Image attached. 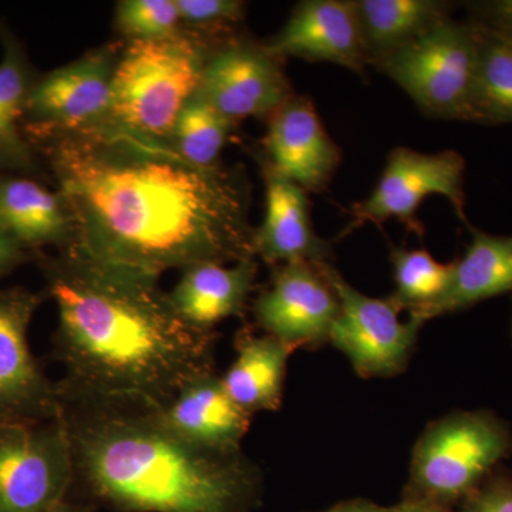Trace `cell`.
Listing matches in <instances>:
<instances>
[{
	"mask_svg": "<svg viewBox=\"0 0 512 512\" xmlns=\"http://www.w3.org/2000/svg\"><path fill=\"white\" fill-rule=\"evenodd\" d=\"M28 140L66 204L79 254L156 276L254 259L247 194L221 165L198 167L170 140L116 119Z\"/></svg>",
	"mask_w": 512,
	"mask_h": 512,
	"instance_id": "obj_1",
	"label": "cell"
},
{
	"mask_svg": "<svg viewBox=\"0 0 512 512\" xmlns=\"http://www.w3.org/2000/svg\"><path fill=\"white\" fill-rule=\"evenodd\" d=\"M35 259L57 309L60 389L164 409L185 387L214 375V332L178 313L160 276L70 248Z\"/></svg>",
	"mask_w": 512,
	"mask_h": 512,
	"instance_id": "obj_2",
	"label": "cell"
},
{
	"mask_svg": "<svg viewBox=\"0 0 512 512\" xmlns=\"http://www.w3.org/2000/svg\"><path fill=\"white\" fill-rule=\"evenodd\" d=\"M59 390L74 481L131 512H232L251 484L239 451L192 443L168 426L163 407Z\"/></svg>",
	"mask_w": 512,
	"mask_h": 512,
	"instance_id": "obj_3",
	"label": "cell"
},
{
	"mask_svg": "<svg viewBox=\"0 0 512 512\" xmlns=\"http://www.w3.org/2000/svg\"><path fill=\"white\" fill-rule=\"evenodd\" d=\"M200 37L178 32L121 47L113 74V117L147 136L170 140L198 93L208 56Z\"/></svg>",
	"mask_w": 512,
	"mask_h": 512,
	"instance_id": "obj_4",
	"label": "cell"
},
{
	"mask_svg": "<svg viewBox=\"0 0 512 512\" xmlns=\"http://www.w3.org/2000/svg\"><path fill=\"white\" fill-rule=\"evenodd\" d=\"M476 59V25L446 18L377 60L421 110L441 119L471 121Z\"/></svg>",
	"mask_w": 512,
	"mask_h": 512,
	"instance_id": "obj_5",
	"label": "cell"
},
{
	"mask_svg": "<svg viewBox=\"0 0 512 512\" xmlns=\"http://www.w3.org/2000/svg\"><path fill=\"white\" fill-rule=\"evenodd\" d=\"M73 483L62 416L0 423V512H53Z\"/></svg>",
	"mask_w": 512,
	"mask_h": 512,
	"instance_id": "obj_6",
	"label": "cell"
},
{
	"mask_svg": "<svg viewBox=\"0 0 512 512\" xmlns=\"http://www.w3.org/2000/svg\"><path fill=\"white\" fill-rule=\"evenodd\" d=\"M508 441L500 421L487 413H456L434 421L414 448V484L434 498L466 494L505 456Z\"/></svg>",
	"mask_w": 512,
	"mask_h": 512,
	"instance_id": "obj_7",
	"label": "cell"
},
{
	"mask_svg": "<svg viewBox=\"0 0 512 512\" xmlns=\"http://www.w3.org/2000/svg\"><path fill=\"white\" fill-rule=\"evenodd\" d=\"M319 268L338 296L339 312L329 340L363 377H387L402 372L416 343L419 322L400 319L392 301L370 298L349 284L328 262Z\"/></svg>",
	"mask_w": 512,
	"mask_h": 512,
	"instance_id": "obj_8",
	"label": "cell"
},
{
	"mask_svg": "<svg viewBox=\"0 0 512 512\" xmlns=\"http://www.w3.org/2000/svg\"><path fill=\"white\" fill-rule=\"evenodd\" d=\"M119 53V46H103L39 74L26 99V137L82 130L114 119L113 74Z\"/></svg>",
	"mask_w": 512,
	"mask_h": 512,
	"instance_id": "obj_9",
	"label": "cell"
},
{
	"mask_svg": "<svg viewBox=\"0 0 512 512\" xmlns=\"http://www.w3.org/2000/svg\"><path fill=\"white\" fill-rule=\"evenodd\" d=\"M464 177L466 161L457 151L421 153L396 147L387 156L375 190L353 207L350 229L396 218L420 234L417 211L431 195L447 198L458 218L467 224Z\"/></svg>",
	"mask_w": 512,
	"mask_h": 512,
	"instance_id": "obj_10",
	"label": "cell"
},
{
	"mask_svg": "<svg viewBox=\"0 0 512 512\" xmlns=\"http://www.w3.org/2000/svg\"><path fill=\"white\" fill-rule=\"evenodd\" d=\"M46 293L0 289V423L40 421L60 416L57 383L37 363L29 326Z\"/></svg>",
	"mask_w": 512,
	"mask_h": 512,
	"instance_id": "obj_11",
	"label": "cell"
},
{
	"mask_svg": "<svg viewBox=\"0 0 512 512\" xmlns=\"http://www.w3.org/2000/svg\"><path fill=\"white\" fill-rule=\"evenodd\" d=\"M198 94L232 121L269 117L292 97L282 59L251 43L211 52Z\"/></svg>",
	"mask_w": 512,
	"mask_h": 512,
	"instance_id": "obj_12",
	"label": "cell"
},
{
	"mask_svg": "<svg viewBox=\"0 0 512 512\" xmlns=\"http://www.w3.org/2000/svg\"><path fill=\"white\" fill-rule=\"evenodd\" d=\"M338 312V296L312 262L279 266L274 281L255 302V318L265 335L292 349L329 339Z\"/></svg>",
	"mask_w": 512,
	"mask_h": 512,
	"instance_id": "obj_13",
	"label": "cell"
},
{
	"mask_svg": "<svg viewBox=\"0 0 512 512\" xmlns=\"http://www.w3.org/2000/svg\"><path fill=\"white\" fill-rule=\"evenodd\" d=\"M279 57H298L309 62L332 63L365 72L370 60L355 2L305 0L293 9L284 28L265 45Z\"/></svg>",
	"mask_w": 512,
	"mask_h": 512,
	"instance_id": "obj_14",
	"label": "cell"
},
{
	"mask_svg": "<svg viewBox=\"0 0 512 512\" xmlns=\"http://www.w3.org/2000/svg\"><path fill=\"white\" fill-rule=\"evenodd\" d=\"M265 150L275 171L306 192L326 190L342 161L312 101L292 96L268 117Z\"/></svg>",
	"mask_w": 512,
	"mask_h": 512,
	"instance_id": "obj_15",
	"label": "cell"
},
{
	"mask_svg": "<svg viewBox=\"0 0 512 512\" xmlns=\"http://www.w3.org/2000/svg\"><path fill=\"white\" fill-rule=\"evenodd\" d=\"M265 217L254 232L255 255L269 264L326 262L330 245L313 229L306 191L264 163Z\"/></svg>",
	"mask_w": 512,
	"mask_h": 512,
	"instance_id": "obj_16",
	"label": "cell"
},
{
	"mask_svg": "<svg viewBox=\"0 0 512 512\" xmlns=\"http://www.w3.org/2000/svg\"><path fill=\"white\" fill-rule=\"evenodd\" d=\"M0 231L29 251L69 248L73 227L63 198L55 188L29 175L0 174Z\"/></svg>",
	"mask_w": 512,
	"mask_h": 512,
	"instance_id": "obj_17",
	"label": "cell"
},
{
	"mask_svg": "<svg viewBox=\"0 0 512 512\" xmlns=\"http://www.w3.org/2000/svg\"><path fill=\"white\" fill-rule=\"evenodd\" d=\"M508 292H512V235L501 237L473 229V239L466 252L453 262L446 291L410 318L424 325L437 316L461 311Z\"/></svg>",
	"mask_w": 512,
	"mask_h": 512,
	"instance_id": "obj_18",
	"label": "cell"
},
{
	"mask_svg": "<svg viewBox=\"0 0 512 512\" xmlns=\"http://www.w3.org/2000/svg\"><path fill=\"white\" fill-rule=\"evenodd\" d=\"M163 417L192 443L227 453L239 451L251 426V414L229 397L215 373L185 387L164 407Z\"/></svg>",
	"mask_w": 512,
	"mask_h": 512,
	"instance_id": "obj_19",
	"label": "cell"
},
{
	"mask_svg": "<svg viewBox=\"0 0 512 512\" xmlns=\"http://www.w3.org/2000/svg\"><path fill=\"white\" fill-rule=\"evenodd\" d=\"M255 278L254 259L235 264L202 262L184 269L170 298L187 322L212 330L222 320L242 312Z\"/></svg>",
	"mask_w": 512,
	"mask_h": 512,
	"instance_id": "obj_20",
	"label": "cell"
},
{
	"mask_svg": "<svg viewBox=\"0 0 512 512\" xmlns=\"http://www.w3.org/2000/svg\"><path fill=\"white\" fill-rule=\"evenodd\" d=\"M0 174L43 177L42 164L23 130L26 99L39 73L25 47L8 30L0 36Z\"/></svg>",
	"mask_w": 512,
	"mask_h": 512,
	"instance_id": "obj_21",
	"label": "cell"
},
{
	"mask_svg": "<svg viewBox=\"0 0 512 512\" xmlns=\"http://www.w3.org/2000/svg\"><path fill=\"white\" fill-rule=\"evenodd\" d=\"M291 346L272 336H247L239 343L238 355L221 377L229 397L251 414L274 412L281 407L286 366Z\"/></svg>",
	"mask_w": 512,
	"mask_h": 512,
	"instance_id": "obj_22",
	"label": "cell"
},
{
	"mask_svg": "<svg viewBox=\"0 0 512 512\" xmlns=\"http://www.w3.org/2000/svg\"><path fill=\"white\" fill-rule=\"evenodd\" d=\"M355 6L370 60L406 46L448 18L447 6L434 0H359Z\"/></svg>",
	"mask_w": 512,
	"mask_h": 512,
	"instance_id": "obj_23",
	"label": "cell"
},
{
	"mask_svg": "<svg viewBox=\"0 0 512 512\" xmlns=\"http://www.w3.org/2000/svg\"><path fill=\"white\" fill-rule=\"evenodd\" d=\"M477 30V59L471 90V121L512 123V37L483 22Z\"/></svg>",
	"mask_w": 512,
	"mask_h": 512,
	"instance_id": "obj_24",
	"label": "cell"
},
{
	"mask_svg": "<svg viewBox=\"0 0 512 512\" xmlns=\"http://www.w3.org/2000/svg\"><path fill=\"white\" fill-rule=\"evenodd\" d=\"M232 126L234 121L227 119L197 93L178 117L170 143L190 163L198 167H214L218 165Z\"/></svg>",
	"mask_w": 512,
	"mask_h": 512,
	"instance_id": "obj_25",
	"label": "cell"
},
{
	"mask_svg": "<svg viewBox=\"0 0 512 512\" xmlns=\"http://www.w3.org/2000/svg\"><path fill=\"white\" fill-rule=\"evenodd\" d=\"M392 264L396 289L390 301L399 309H409L410 315L436 302L453 274V264H441L424 249L394 248Z\"/></svg>",
	"mask_w": 512,
	"mask_h": 512,
	"instance_id": "obj_26",
	"label": "cell"
},
{
	"mask_svg": "<svg viewBox=\"0 0 512 512\" xmlns=\"http://www.w3.org/2000/svg\"><path fill=\"white\" fill-rule=\"evenodd\" d=\"M175 0H124L116 8V26L131 40H153L180 32Z\"/></svg>",
	"mask_w": 512,
	"mask_h": 512,
	"instance_id": "obj_27",
	"label": "cell"
},
{
	"mask_svg": "<svg viewBox=\"0 0 512 512\" xmlns=\"http://www.w3.org/2000/svg\"><path fill=\"white\" fill-rule=\"evenodd\" d=\"M181 23L198 29H220L244 18L245 5L237 0H175Z\"/></svg>",
	"mask_w": 512,
	"mask_h": 512,
	"instance_id": "obj_28",
	"label": "cell"
},
{
	"mask_svg": "<svg viewBox=\"0 0 512 512\" xmlns=\"http://www.w3.org/2000/svg\"><path fill=\"white\" fill-rule=\"evenodd\" d=\"M35 252L23 247L19 241L0 231V279L12 274L13 271L35 259Z\"/></svg>",
	"mask_w": 512,
	"mask_h": 512,
	"instance_id": "obj_29",
	"label": "cell"
},
{
	"mask_svg": "<svg viewBox=\"0 0 512 512\" xmlns=\"http://www.w3.org/2000/svg\"><path fill=\"white\" fill-rule=\"evenodd\" d=\"M471 512H512V487L498 484L485 491L473 504Z\"/></svg>",
	"mask_w": 512,
	"mask_h": 512,
	"instance_id": "obj_30",
	"label": "cell"
},
{
	"mask_svg": "<svg viewBox=\"0 0 512 512\" xmlns=\"http://www.w3.org/2000/svg\"><path fill=\"white\" fill-rule=\"evenodd\" d=\"M487 12V18L481 22L512 37V0L493 3L488 6Z\"/></svg>",
	"mask_w": 512,
	"mask_h": 512,
	"instance_id": "obj_31",
	"label": "cell"
},
{
	"mask_svg": "<svg viewBox=\"0 0 512 512\" xmlns=\"http://www.w3.org/2000/svg\"><path fill=\"white\" fill-rule=\"evenodd\" d=\"M367 512H443L440 511L439 508L433 507L430 504L424 503H407L402 505H397V507L393 508H372L369 507Z\"/></svg>",
	"mask_w": 512,
	"mask_h": 512,
	"instance_id": "obj_32",
	"label": "cell"
},
{
	"mask_svg": "<svg viewBox=\"0 0 512 512\" xmlns=\"http://www.w3.org/2000/svg\"><path fill=\"white\" fill-rule=\"evenodd\" d=\"M367 505H345V507L333 508L326 512H367Z\"/></svg>",
	"mask_w": 512,
	"mask_h": 512,
	"instance_id": "obj_33",
	"label": "cell"
},
{
	"mask_svg": "<svg viewBox=\"0 0 512 512\" xmlns=\"http://www.w3.org/2000/svg\"><path fill=\"white\" fill-rule=\"evenodd\" d=\"M53 512H79V511L73 510V508L67 507V505H64V503H63L62 505H60V507H57L56 510Z\"/></svg>",
	"mask_w": 512,
	"mask_h": 512,
	"instance_id": "obj_34",
	"label": "cell"
},
{
	"mask_svg": "<svg viewBox=\"0 0 512 512\" xmlns=\"http://www.w3.org/2000/svg\"><path fill=\"white\" fill-rule=\"evenodd\" d=\"M5 28H2V26H0V36H2V33L5 32Z\"/></svg>",
	"mask_w": 512,
	"mask_h": 512,
	"instance_id": "obj_35",
	"label": "cell"
}]
</instances>
